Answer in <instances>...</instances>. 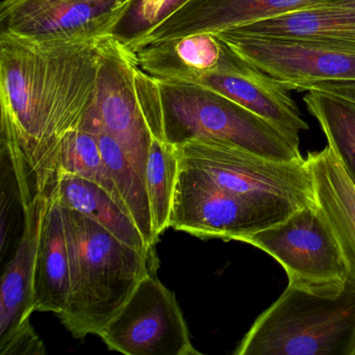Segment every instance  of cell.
Here are the masks:
<instances>
[{
  "label": "cell",
  "instance_id": "5bb4252c",
  "mask_svg": "<svg viewBox=\"0 0 355 355\" xmlns=\"http://www.w3.org/2000/svg\"><path fill=\"white\" fill-rule=\"evenodd\" d=\"M186 83L201 85L232 99L277 126L295 142L300 141L302 130H309L290 90L279 80L241 59L227 46L217 70Z\"/></svg>",
  "mask_w": 355,
  "mask_h": 355
},
{
  "label": "cell",
  "instance_id": "d4e9b609",
  "mask_svg": "<svg viewBox=\"0 0 355 355\" xmlns=\"http://www.w3.org/2000/svg\"><path fill=\"white\" fill-rule=\"evenodd\" d=\"M319 8H327V9L347 10V11L355 12V0H332L330 3Z\"/></svg>",
  "mask_w": 355,
  "mask_h": 355
},
{
  "label": "cell",
  "instance_id": "3957f363",
  "mask_svg": "<svg viewBox=\"0 0 355 355\" xmlns=\"http://www.w3.org/2000/svg\"><path fill=\"white\" fill-rule=\"evenodd\" d=\"M355 340V286L336 297L286 286L251 326L234 355H349Z\"/></svg>",
  "mask_w": 355,
  "mask_h": 355
},
{
  "label": "cell",
  "instance_id": "7c38bea8",
  "mask_svg": "<svg viewBox=\"0 0 355 355\" xmlns=\"http://www.w3.org/2000/svg\"><path fill=\"white\" fill-rule=\"evenodd\" d=\"M214 35L241 59L279 80L290 91L296 85L315 80H355V55L342 49L228 30Z\"/></svg>",
  "mask_w": 355,
  "mask_h": 355
},
{
  "label": "cell",
  "instance_id": "6da1fadb",
  "mask_svg": "<svg viewBox=\"0 0 355 355\" xmlns=\"http://www.w3.org/2000/svg\"><path fill=\"white\" fill-rule=\"evenodd\" d=\"M109 36L43 40L0 33L1 155L21 205L55 191L62 141L92 107Z\"/></svg>",
  "mask_w": 355,
  "mask_h": 355
},
{
  "label": "cell",
  "instance_id": "ba28073f",
  "mask_svg": "<svg viewBox=\"0 0 355 355\" xmlns=\"http://www.w3.org/2000/svg\"><path fill=\"white\" fill-rule=\"evenodd\" d=\"M137 67L136 55L118 35L105 39L99 58L94 101L80 128L113 137L145 180L153 136L137 95Z\"/></svg>",
  "mask_w": 355,
  "mask_h": 355
},
{
  "label": "cell",
  "instance_id": "cb8c5ba5",
  "mask_svg": "<svg viewBox=\"0 0 355 355\" xmlns=\"http://www.w3.org/2000/svg\"><path fill=\"white\" fill-rule=\"evenodd\" d=\"M166 0H139V3L135 5L137 24L140 26L138 32L157 21L159 12L163 9Z\"/></svg>",
  "mask_w": 355,
  "mask_h": 355
},
{
  "label": "cell",
  "instance_id": "ffe728a7",
  "mask_svg": "<svg viewBox=\"0 0 355 355\" xmlns=\"http://www.w3.org/2000/svg\"><path fill=\"white\" fill-rule=\"evenodd\" d=\"M95 135L107 171L117 188L126 211L134 220L145 242L153 248L157 239L153 232L150 203L144 178L113 137L103 132H95Z\"/></svg>",
  "mask_w": 355,
  "mask_h": 355
},
{
  "label": "cell",
  "instance_id": "ac0fdd59",
  "mask_svg": "<svg viewBox=\"0 0 355 355\" xmlns=\"http://www.w3.org/2000/svg\"><path fill=\"white\" fill-rule=\"evenodd\" d=\"M36 311L63 313L70 293V266L61 205L51 195L39 241L35 274Z\"/></svg>",
  "mask_w": 355,
  "mask_h": 355
},
{
  "label": "cell",
  "instance_id": "484cf974",
  "mask_svg": "<svg viewBox=\"0 0 355 355\" xmlns=\"http://www.w3.org/2000/svg\"><path fill=\"white\" fill-rule=\"evenodd\" d=\"M186 1L187 0H166L163 9L159 12V19H157V21H159V19H162V18L165 17L168 14L171 13L174 10L178 9L180 6H182V3H186Z\"/></svg>",
  "mask_w": 355,
  "mask_h": 355
},
{
  "label": "cell",
  "instance_id": "7a4b0ae2",
  "mask_svg": "<svg viewBox=\"0 0 355 355\" xmlns=\"http://www.w3.org/2000/svg\"><path fill=\"white\" fill-rule=\"evenodd\" d=\"M60 203V202H59ZM70 266L64 327L78 340L99 336L139 282L157 269L155 251L128 246L87 216L61 205Z\"/></svg>",
  "mask_w": 355,
  "mask_h": 355
},
{
  "label": "cell",
  "instance_id": "9c48e42d",
  "mask_svg": "<svg viewBox=\"0 0 355 355\" xmlns=\"http://www.w3.org/2000/svg\"><path fill=\"white\" fill-rule=\"evenodd\" d=\"M155 272L143 277L99 336L109 350L122 354L200 355L175 294Z\"/></svg>",
  "mask_w": 355,
  "mask_h": 355
},
{
  "label": "cell",
  "instance_id": "4fadbf2b",
  "mask_svg": "<svg viewBox=\"0 0 355 355\" xmlns=\"http://www.w3.org/2000/svg\"><path fill=\"white\" fill-rule=\"evenodd\" d=\"M332 0H187L153 26L124 39L132 53H138L191 35L217 34L228 28L315 9Z\"/></svg>",
  "mask_w": 355,
  "mask_h": 355
},
{
  "label": "cell",
  "instance_id": "603a6c76",
  "mask_svg": "<svg viewBox=\"0 0 355 355\" xmlns=\"http://www.w3.org/2000/svg\"><path fill=\"white\" fill-rule=\"evenodd\" d=\"M59 171V174H73L98 184L126 211L103 161L96 135L93 132L78 128L64 138L60 148Z\"/></svg>",
  "mask_w": 355,
  "mask_h": 355
},
{
  "label": "cell",
  "instance_id": "2e32d148",
  "mask_svg": "<svg viewBox=\"0 0 355 355\" xmlns=\"http://www.w3.org/2000/svg\"><path fill=\"white\" fill-rule=\"evenodd\" d=\"M228 31L248 36L309 41L355 55V12L347 10L315 8Z\"/></svg>",
  "mask_w": 355,
  "mask_h": 355
},
{
  "label": "cell",
  "instance_id": "7402d4cb",
  "mask_svg": "<svg viewBox=\"0 0 355 355\" xmlns=\"http://www.w3.org/2000/svg\"><path fill=\"white\" fill-rule=\"evenodd\" d=\"M178 172L180 159L175 146L153 137L145 168V184L157 240L170 227Z\"/></svg>",
  "mask_w": 355,
  "mask_h": 355
},
{
  "label": "cell",
  "instance_id": "44dd1931",
  "mask_svg": "<svg viewBox=\"0 0 355 355\" xmlns=\"http://www.w3.org/2000/svg\"><path fill=\"white\" fill-rule=\"evenodd\" d=\"M303 101L321 126L327 144L355 178V103L318 91H309Z\"/></svg>",
  "mask_w": 355,
  "mask_h": 355
},
{
  "label": "cell",
  "instance_id": "9a60e30c",
  "mask_svg": "<svg viewBox=\"0 0 355 355\" xmlns=\"http://www.w3.org/2000/svg\"><path fill=\"white\" fill-rule=\"evenodd\" d=\"M313 205L334 234L355 286V178L330 145L309 153Z\"/></svg>",
  "mask_w": 355,
  "mask_h": 355
},
{
  "label": "cell",
  "instance_id": "30bf717a",
  "mask_svg": "<svg viewBox=\"0 0 355 355\" xmlns=\"http://www.w3.org/2000/svg\"><path fill=\"white\" fill-rule=\"evenodd\" d=\"M137 0H1L0 33L84 39L117 34Z\"/></svg>",
  "mask_w": 355,
  "mask_h": 355
},
{
  "label": "cell",
  "instance_id": "d6986e66",
  "mask_svg": "<svg viewBox=\"0 0 355 355\" xmlns=\"http://www.w3.org/2000/svg\"><path fill=\"white\" fill-rule=\"evenodd\" d=\"M51 195L60 205L94 220L128 246L146 253L155 251L145 242L130 216L98 184L61 172Z\"/></svg>",
  "mask_w": 355,
  "mask_h": 355
},
{
  "label": "cell",
  "instance_id": "4316f807",
  "mask_svg": "<svg viewBox=\"0 0 355 355\" xmlns=\"http://www.w3.org/2000/svg\"><path fill=\"white\" fill-rule=\"evenodd\" d=\"M349 355H355V340L353 342L352 348H351L350 354Z\"/></svg>",
  "mask_w": 355,
  "mask_h": 355
},
{
  "label": "cell",
  "instance_id": "277c9868",
  "mask_svg": "<svg viewBox=\"0 0 355 355\" xmlns=\"http://www.w3.org/2000/svg\"><path fill=\"white\" fill-rule=\"evenodd\" d=\"M155 80L163 105L164 135L170 144L207 138L273 161L304 159L299 143L220 93L193 83Z\"/></svg>",
  "mask_w": 355,
  "mask_h": 355
},
{
  "label": "cell",
  "instance_id": "52a82bcc",
  "mask_svg": "<svg viewBox=\"0 0 355 355\" xmlns=\"http://www.w3.org/2000/svg\"><path fill=\"white\" fill-rule=\"evenodd\" d=\"M174 146L180 164L222 190L274 195L302 205L313 203L306 159L292 163L273 161L207 138H193Z\"/></svg>",
  "mask_w": 355,
  "mask_h": 355
},
{
  "label": "cell",
  "instance_id": "e0dca14e",
  "mask_svg": "<svg viewBox=\"0 0 355 355\" xmlns=\"http://www.w3.org/2000/svg\"><path fill=\"white\" fill-rule=\"evenodd\" d=\"M226 46L216 35H191L135 53L139 68L155 80L192 82L221 66Z\"/></svg>",
  "mask_w": 355,
  "mask_h": 355
},
{
  "label": "cell",
  "instance_id": "8992f818",
  "mask_svg": "<svg viewBox=\"0 0 355 355\" xmlns=\"http://www.w3.org/2000/svg\"><path fill=\"white\" fill-rule=\"evenodd\" d=\"M284 268L288 286L311 294L336 297L349 286L340 246L315 205L299 207L279 223L243 239Z\"/></svg>",
  "mask_w": 355,
  "mask_h": 355
},
{
  "label": "cell",
  "instance_id": "8fae6325",
  "mask_svg": "<svg viewBox=\"0 0 355 355\" xmlns=\"http://www.w3.org/2000/svg\"><path fill=\"white\" fill-rule=\"evenodd\" d=\"M49 195L38 194L21 207L24 223L17 250L3 272L0 286V354L42 355L44 343L35 331L31 315L36 311L37 255Z\"/></svg>",
  "mask_w": 355,
  "mask_h": 355
},
{
  "label": "cell",
  "instance_id": "5b68a950",
  "mask_svg": "<svg viewBox=\"0 0 355 355\" xmlns=\"http://www.w3.org/2000/svg\"><path fill=\"white\" fill-rule=\"evenodd\" d=\"M301 207L274 195L227 192L180 163L170 227L197 238L242 242Z\"/></svg>",
  "mask_w": 355,
  "mask_h": 355
}]
</instances>
